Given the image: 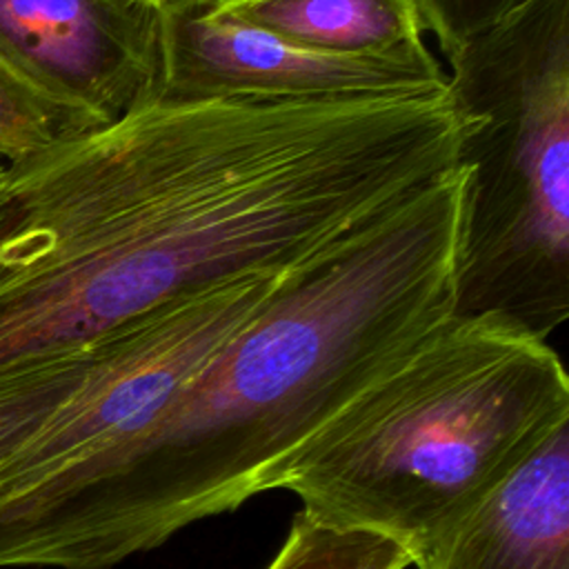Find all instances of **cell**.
Wrapping results in <instances>:
<instances>
[{"instance_id": "cell-1", "label": "cell", "mask_w": 569, "mask_h": 569, "mask_svg": "<svg viewBox=\"0 0 569 569\" xmlns=\"http://www.w3.org/2000/svg\"><path fill=\"white\" fill-rule=\"evenodd\" d=\"M467 167L293 269L142 425L0 480V569H111L271 491L291 458L456 316Z\"/></svg>"}, {"instance_id": "cell-2", "label": "cell", "mask_w": 569, "mask_h": 569, "mask_svg": "<svg viewBox=\"0 0 569 569\" xmlns=\"http://www.w3.org/2000/svg\"><path fill=\"white\" fill-rule=\"evenodd\" d=\"M558 351L500 316H453L369 385L278 476L311 516L422 556L556 429Z\"/></svg>"}, {"instance_id": "cell-3", "label": "cell", "mask_w": 569, "mask_h": 569, "mask_svg": "<svg viewBox=\"0 0 569 569\" xmlns=\"http://www.w3.org/2000/svg\"><path fill=\"white\" fill-rule=\"evenodd\" d=\"M467 187L456 316L569 318V0H518L447 58Z\"/></svg>"}, {"instance_id": "cell-4", "label": "cell", "mask_w": 569, "mask_h": 569, "mask_svg": "<svg viewBox=\"0 0 569 569\" xmlns=\"http://www.w3.org/2000/svg\"><path fill=\"white\" fill-rule=\"evenodd\" d=\"M447 89V71L427 42L322 51L224 16L211 0L160 4L158 98L329 102Z\"/></svg>"}, {"instance_id": "cell-5", "label": "cell", "mask_w": 569, "mask_h": 569, "mask_svg": "<svg viewBox=\"0 0 569 569\" xmlns=\"http://www.w3.org/2000/svg\"><path fill=\"white\" fill-rule=\"evenodd\" d=\"M0 62L100 127L158 98L156 0H0Z\"/></svg>"}, {"instance_id": "cell-6", "label": "cell", "mask_w": 569, "mask_h": 569, "mask_svg": "<svg viewBox=\"0 0 569 569\" xmlns=\"http://www.w3.org/2000/svg\"><path fill=\"white\" fill-rule=\"evenodd\" d=\"M418 569H569V425L556 429Z\"/></svg>"}, {"instance_id": "cell-7", "label": "cell", "mask_w": 569, "mask_h": 569, "mask_svg": "<svg viewBox=\"0 0 569 569\" xmlns=\"http://www.w3.org/2000/svg\"><path fill=\"white\" fill-rule=\"evenodd\" d=\"M213 9L322 51H382L425 42L413 0H211Z\"/></svg>"}, {"instance_id": "cell-8", "label": "cell", "mask_w": 569, "mask_h": 569, "mask_svg": "<svg viewBox=\"0 0 569 569\" xmlns=\"http://www.w3.org/2000/svg\"><path fill=\"white\" fill-rule=\"evenodd\" d=\"M411 553L382 533L338 527L300 509L264 569H407Z\"/></svg>"}, {"instance_id": "cell-9", "label": "cell", "mask_w": 569, "mask_h": 569, "mask_svg": "<svg viewBox=\"0 0 569 569\" xmlns=\"http://www.w3.org/2000/svg\"><path fill=\"white\" fill-rule=\"evenodd\" d=\"M80 349L0 378V458L67 393L80 365Z\"/></svg>"}, {"instance_id": "cell-10", "label": "cell", "mask_w": 569, "mask_h": 569, "mask_svg": "<svg viewBox=\"0 0 569 569\" xmlns=\"http://www.w3.org/2000/svg\"><path fill=\"white\" fill-rule=\"evenodd\" d=\"M445 58L493 27L518 0H413Z\"/></svg>"}, {"instance_id": "cell-11", "label": "cell", "mask_w": 569, "mask_h": 569, "mask_svg": "<svg viewBox=\"0 0 569 569\" xmlns=\"http://www.w3.org/2000/svg\"><path fill=\"white\" fill-rule=\"evenodd\" d=\"M158 4H169V2H182V0H156Z\"/></svg>"}]
</instances>
